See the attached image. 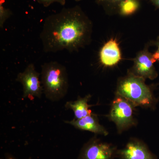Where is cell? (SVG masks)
Listing matches in <instances>:
<instances>
[{
    "label": "cell",
    "instance_id": "cell-10",
    "mask_svg": "<svg viewBox=\"0 0 159 159\" xmlns=\"http://www.w3.org/2000/svg\"><path fill=\"white\" fill-rule=\"evenodd\" d=\"M80 130L88 131L96 134L108 135L109 133L105 127L99 123L97 115L93 113L80 119H73L70 121H65Z\"/></svg>",
    "mask_w": 159,
    "mask_h": 159
},
{
    "label": "cell",
    "instance_id": "cell-6",
    "mask_svg": "<svg viewBox=\"0 0 159 159\" xmlns=\"http://www.w3.org/2000/svg\"><path fill=\"white\" fill-rule=\"evenodd\" d=\"M40 74L36 70L33 64L27 66L25 70L18 74L16 81L21 84L23 87V98H40L43 92Z\"/></svg>",
    "mask_w": 159,
    "mask_h": 159
},
{
    "label": "cell",
    "instance_id": "cell-13",
    "mask_svg": "<svg viewBox=\"0 0 159 159\" xmlns=\"http://www.w3.org/2000/svg\"><path fill=\"white\" fill-rule=\"evenodd\" d=\"M122 0H96V2L101 6L107 12L114 13L118 12L119 4Z\"/></svg>",
    "mask_w": 159,
    "mask_h": 159
},
{
    "label": "cell",
    "instance_id": "cell-11",
    "mask_svg": "<svg viewBox=\"0 0 159 159\" xmlns=\"http://www.w3.org/2000/svg\"><path fill=\"white\" fill-rule=\"evenodd\" d=\"M91 97L92 96L90 94L83 98L79 96L75 101H68L66 102L65 107L67 109L73 111L75 117L74 119H81L93 113L90 107L93 105L88 104Z\"/></svg>",
    "mask_w": 159,
    "mask_h": 159
},
{
    "label": "cell",
    "instance_id": "cell-16",
    "mask_svg": "<svg viewBox=\"0 0 159 159\" xmlns=\"http://www.w3.org/2000/svg\"><path fill=\"white\" fill-rule=\"evenodd\" d=\"M154 45L156 46L157 48V51L152 54V56L155 62L157 61H159V38L157 39V40L154 42Z\"/></svg>",
    "mask_w": 159,
    "mask_h": 159
},
{
    "label": "cell",
    "instance_id": "cell-4",
    "mask_svg": "<svg viewBox=\"0 0 159 159\" xmlns=\"http://www.w3.org/2000/svg\"><path fill=\"white\" fill-rule=\"evenodd\" d=\"M136 107L127 99L116 95L107 117L115 123L119 134L137 125V119L134 116Z\"/></svg>",
    "mask_w": 159,
    "mask_h": 159
},
{
    "label": "cell",
    "instance_id": "cell-17",
    "mask_svg": "<svg viewBox=\"0 0 159 159\" xmlns=\"http://www.w3.org/2000/svg\"><path fill=\"white\" fill-rule=\"evenodd\" d=\"M156 9H159V0H148Z\"/></svg>",
    "mask_w": 159,
    "mask_h": 159
},
{
    "label": "cell",
    "instance_id": "cell-19",
    "mask_svg": "<svg viewBox=\"0 0 159 159\" xmlns=\"http://www.w3.org/2000/svg\"><path fill=\"white\" fill-rule=\"evenodd\" d=\"M74 1H76V2H80V1H81V0H74Z\"/></svg>",
    "mask_w": 159,
    "mask_h": 159
},
{
    "label": "cell",
    "instance_id": "cell-15",
    "mask_svg": "<svg viewBox=\"0 0 159 159\" xmlns=\"http://www.w3.org/2000/svg\"><path fill=\"white\" fill-rule=\"evenodd\" d=\"M34 2H37L41 4L45 7H48L54 3H58L61 6H65L66 4V0H33Z\"/></svg>",
    "mask_w": 159,
    "mask_h": 159
},
{
    "label": "cell",
    "instance_id": "cell-1",
    "mask_svg": "<svg viewBox=\"0 0 159 159\" xmlns=\"http://www.w3.org/2000/svg\"><path fill=\"white\" fill-rule=\"evenodd\" d=\"M93 23L80 6L64 8L48 16L40 34L45 53L78 51L91 43Z\"/></svg>",
    "mask_w": 159,
    "mask_h": 159
},
{
    "label": "cell",
    "instance_id": "cell-8",
    "mask_svg": "<svg viewBox=\"0 0 159 159\" xmlns=\"http://www.w3.org/2000/svg\"><path fill=\"white\" fill-rule=\"evenodd\" d=\"M119 159H158L148 145L140 139L131 138L123 148L118 149Z\"/></svg>",
    "mask_w": 159,
    "mask_h": 159
},
{
    "label": "cell",
    "instance_id": "cell-5",
    "mask_svg": "<svg viewBox=\"0 0 159 159\" xmlns=\"http://www.w3.org/2000/svg\"><path fill=\"white\" fill-rule=\"evenodd\" d=\"M118 150L115 145L94 136L83 145L77 159H114Z\"/></svg>",
    "mask_w": 159,
    "mask_h": 159
},
{
    "label": "cell",
    "instance_id": "cell-7",
    "mask_svg": "<svg viewBox=\"0 0 159 159\" xmlns=\"http://www.w3.org/2000/svg\"><path fill=\"white\" fill-rule=\"evenodd\" d=\"M155 62L152 54L149 52L147 47H145L137 54L134 59L133 66L128 72L143 79L153 80L158 76L154 66Z\"/></svg>",
    "mask_w": 159,
    "mask_h": 159
},
{
    "label": "cell",
    "instance_id": "cell-14",
    "mask_svg": "<svg viewBox=\"0 0 159 159\" xmlns=\"http://www.w3.org/2000/svg\"><path fill=\"white\" fill-rule=\"evenodd\" d=\"M5 0H0V27L3 29L5 22L12 15V11L4 6Z\"/></svg>",
    "mask_w": 159,
    "mask_h": 159
},
{
    "label": "cell",
    "instance_id": "cell-3",
    "mask_svg": "<svg viewBox=\"0 0 159 159\" xmlns=\"http://www.w3.org/2000/svg\"><path fill=\"white\" fill-rule=\"evenodd\" d=\"M41 75L43 92L47 99L57 101L65 97L69 84L65 66L57 61L45 63L42 66Z\"/></svg>",
    "mask_w": 159,
    "mask_h": 159
},
{
    "label": "cell",
    "instance_id": "cell-2",
    "mask_svg": "<svg viewBox=\"0 0 159 159\" xmlns=\"http://www.w3.org/2000/svg\"><path fill=\"white\" fill-rule=\"evenodd\" d=\"M145 80L128 72L126 76L118 80L116 95L124 97L136 107L153 108L157 99L151 87L145 84Z\"/></svg>",
    "mask_w": 159,
    "mask_h": 159
},
{
    "label": "cell",
    "instance_id": "cell-9",
    "mask_svg": "<svg viewBox=\"0 0 159 159\" xmlns=\"http://www.w3.org/2000/svg\"><path fill=\"white\" fill-rule=\"evenodd\" d=\"M99 60L102 65L112 67L122 60V54L116 39H111L103 45L99 52Z\"/></svg>",
    "mask_w": 159,
    "mask_h": 159
},
{
    "label": "cell",
    "instance_id": "cell-12",
    "mask_svg": "<svg viewBox=\"0 0 159 159\" xmlns=\"http://www.w3.org/2000/svg\"><path fill=\"white\" fill-rule=\"evenodd\" d=\"M140 6L139 0H122L118 6L117 12L122 16H129L136 13Z\"/></svg>",
    "mask_w": 159,
    "mask_h": 159
},
{
    "label": "cell",
    "instance_id": "cell-18",
    "mask_svg": "<svg viewBox=\"0 0 159 159\" xmlns=\"http://www.w3.org/2000/svg\"><path fill=\"white\" fill-rule=\"evenodd\" d=\"M5 159H18L16 158L15 157L12 156V155L9 153H6L5 156ZM28 159H32L31 158H29Z\"/></svg>",
    "mask_w": 159,
    "mask_h": 159
}]
</instances>
